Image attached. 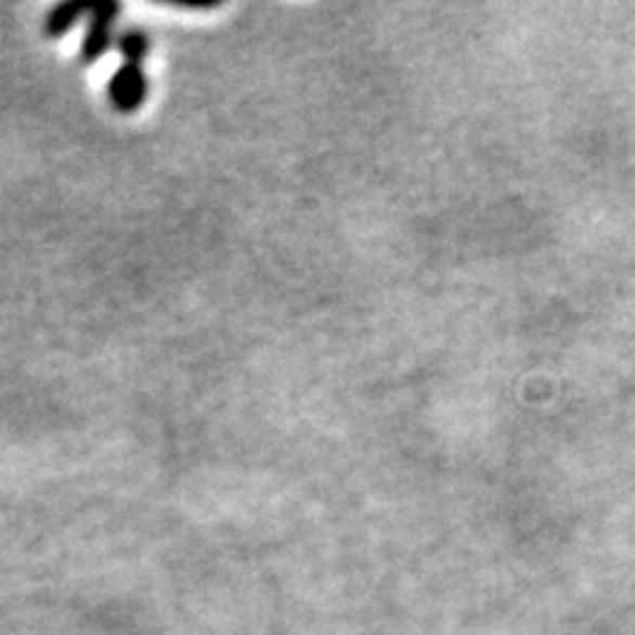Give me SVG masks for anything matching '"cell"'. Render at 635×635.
Masks as SVG:
<instances>
[{
  "label": "cell",
  "mask_w": 635,
  "mask_h": 635,
  "mask_svg": "<svg viewBox=\"0 0 635 635\" xmlns=\"http://www.w3.org/2000/svg\"><path fill=\"white\" fill-rule=\"evenodd\" d=\"M91 11H93V27H91V33H88V38H86L82 56H86L88 62H95V59H99L101 53L106 51V46H109L112 20H114V14H117V5L99 3V5H93Z\"/></svg>",
  "instance_id": "obj_2"
},
{
  "label": "cell",
  "mask_w": 635,
  "mask_h": 635,
  "mask_svg": "<svg viewBox=\"0 0 635 635\" xmlns=\"http://www.w3.org/2000/svg\"><path fill=\"white\" fill-rule=\"evenodd\" d=\"M146 51H148V43H146V38H143V35L130 33V35H125V38H122V53H125V59H128V62H141L143 53H146Z\"/></svg>",
  "instance_id": "obj_4"
},
{
  "label": "cell",
  "mask_w": 635,
  "mask_h": 635,
  "mask_svg": "<svg viewBox=\"0 0 635 635\" xmlns=\"http://www.w3.org/2000/svg\"><path fill=\"white\" fill-rule=\"evenodd\" d=\"M82 11H86V5H80V3L59 5V9L51 14V20H48V33H51L53 38H56V35H64L72 27V24H75L77 16L82 14Z\"/></svg>",
  "instance_id": "obj_3"
},
{
  "label": "cell",
  "mask_w": 635,
  "mask_h": 635,
  "mask_svg": "<svg viewBox=\"0 0 635 635\" xmlns=\"http://www.w3.org/2000/svg\"><path fill=\"white\" fill-rule=\"evenodd\" d=\"M143 93H146V82L141 75V62H125L122 72L112 82L114 104L122 112H133L143 101Z\"/></svg>",
  "instance_id": "obj_1"
}]
</instances>
